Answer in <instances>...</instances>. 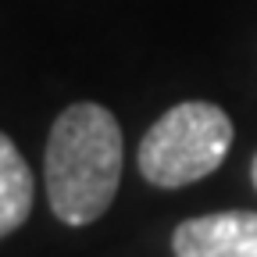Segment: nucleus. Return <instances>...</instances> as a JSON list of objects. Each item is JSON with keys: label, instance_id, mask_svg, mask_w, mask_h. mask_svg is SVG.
I'll return each mask as SVG.
<instances>
[{"label": "nucleus", "instance_id": "nucleus-1", "mask_svg": "<svg viewBox=\"0 0 257 257\" xmlns=\"http://www.w3.org/2000/svg\"><path fill=\"white\" fill-rule=\"evenodd\" d=\"M121 125L100 104L64 107L43 154L47 200L64 225H89L114 200L121 182Z\"/></svg>", "mask_w": 257, "mask_h": 257}, {"label": "nucleus", "instance_id": "nucleus-2", "mask_svg": "<svg viewBox=\"0 0 257 257\" xmlns=\"http://www.w3.org/2000/svg\"><path fill=\"white\" fill-rule=\"evenodd\" d=\"M229 147V114L207 100H186L150 125V133L140 143V172L150 186L179 189L218 172Z\"/></svg>", "mask_w": 257, "mask_h": 257}, {"label": "nucleus", "instance_id": "nucleus-3", "mask_svg": "<svg viewBox=\"0 0 257 257\" xmlns=\"http://www.w3.org/2000/svg\"><path fill=\"white\" fill-rule=\"evenodd\" d=\"M175 257H257V214L218 211L182 221L172 236Z\"/></svg>", "mask_w": 257, "mask_h": 257}, {"label": "nucleus", "instance_id": "nucleus-4", "mask_svg": "<svg viewBox=\"0 0 257 257\" xmlns=\"http://www.w3.org/2000/svg\"><path fill=\"white\" fill-rule=\"evenodd\" d=\"M32 197H36V179L18 147L11 143V136L0 133V239L11 236L18 225H25Z\"/></svg>", "mask_w": 257, "mask_h": 257}, {"label": "nucleus", "instance_id": "nucleus-5", "mask_svg": "<svg viewBox=\"0 0 257 257\" xmlns=\"http://www.w3.org/2000/svg\"><path fill=\"white\" fill-rule=\"evenodd\" d=\"M250 179H253V186H257V157H253V168H250Z\"/></svg>", "mask_w": 257, "mask_h": 257}]
</instances>
